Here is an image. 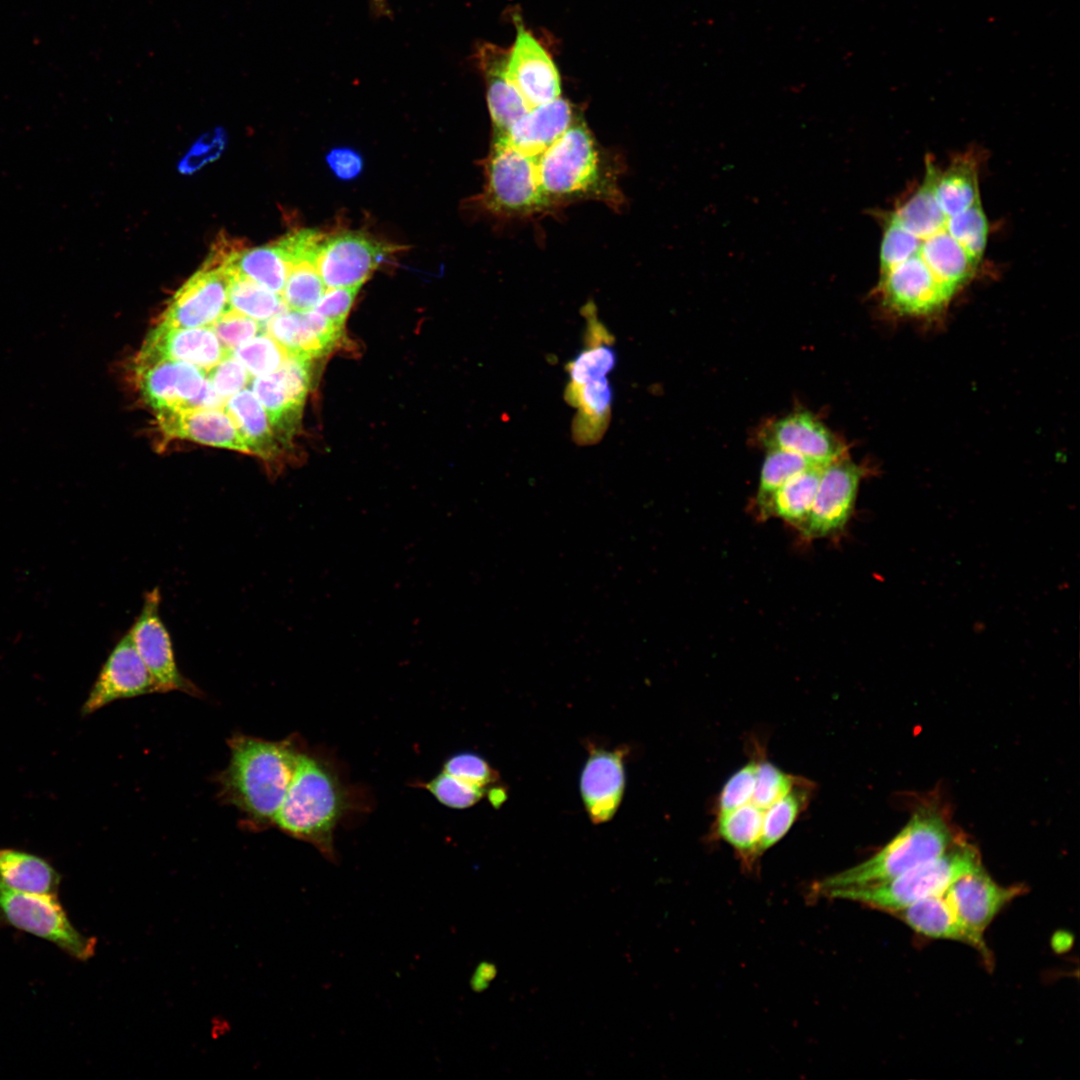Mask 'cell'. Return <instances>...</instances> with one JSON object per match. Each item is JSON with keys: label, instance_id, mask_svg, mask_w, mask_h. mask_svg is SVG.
<instances>
[{"label": "cell", "instance_id": "6da1fadb", "mask_svg": "<svg viewBox=\"0 0 1080 1080\" xmlns=\"http://www.w3.org/2000/svg\"><path fill=\"white\" fill-rule=\"evenodd\" d=\"M976 151L945 164L928 157L921 178L889 209L881 227L875 294L888 311L927 317L943 312L976 275L989 236Z\"/></svg>", "mask_w": 1080, "mask_h": 1080}, {"label": "cell", "instance_id": "7a4b0ae2", "mask_svg": "<svg viewBox=\"0 0 1080 1080\" xmlns=\"http://www.w3.org/2000/svg\"><path fill=\"white\" fill-rule=\"evenodd\" d=\"M230 759L218 775L220 797L256 830L273 825L301 749L291 738L268 741L243 734L228 740Z\"/></svg>", "mask_w": 1080, "mask_h": 1080}, {"label": "cell", "instance_id": "3957f363", "mask_svg": "<svg viewBox=\"0 0 1080 1080\" xmlns=\"http://www.w3.org/2000/svg\"><path fill=\"white\" fill-rule=\"evenodd\" d=\"M348 808V794L327 761L301 751L273 825L310 843L329 861L337 856L333 832Z\"/></svg>", "mask_w": 1080, "mask_h": 1080}, {"label": "cell", "instance_id": "277c9868", "mask_svg": "<svg viewBox=\"0 0 1080 1080\" xmlns=\"http://www.w3.org/2000/svg\"><path fill=\"white\" fill-rule=\"evenodd\" d=\"M958 837L936 802L920 804L902 829L878 852L846 870L816 881L812 894L880 883L895 878L947 851Z\"/></svg>", "mask_w": 1080, "mask_h": 1080}, {"label": "cell", "instance_id": "5b68a950", "mask_svg": "<svg viewBox=\"0 0 1080 1080\" xmlns=\"http://www.w3.org/2000/svg\"><path fill=\"white\" fill-rule=\"evenodd\" d=\"M541 191L555 201L590 198L620 202L615 177L582 122H574L537 160Z\"/></svg>", "mask_w": 1080, "mask_h": 1080}, {"label": "cell", "instance_id": "8992f818", "mask_svg": "<svg viewBox=\"0 0 1080 1080\" xmlns=\"http://www.w3.org/2000/svg\"><path fill=\"white\" fill-rule=\"evenodd\" d=\"M981 867L978 850L959 838L940 856L895 878L866 886L831 890L823 898L854 901L893 914L924 898L944 894L956 879Z\"/></svg>", "mask_w": 1080, "mask_h": 1080}, {"label": "cell", "instance_id": "52a82bcc", "mask_svg": "<svg viewBox=\"0 0 1080 1080\" xmlns=\"http://www.w3.org/2000/svg\"><path fill=\"white\" fill-rule=\"evenodd\" d=\"M0 914L11 926L52 942L78 960L95 954L96 939L70 922L56 895L27 893L0 885Z\"/></svg>", "mask_w": 1080, "mask_h": 1080}, {"label": "cell", "instance_id": "ba28073f", "mask_svg": "<svg viewBox=\"0 0 1080 1080\" xmlns=\"http://www.w3.org/2000/svg\"><path fill=\"white\" fill-rule=\"evenodd\" d=\"M538 157L495 138L487 165L484 201L506 215L527 214L549 206L539 183Z\"/></svg>", "mask_w": 1080, "mask_h": 1080}, {"label": "cell", "instance_id": "9c48e42d", "mask_svg": "<svg viewBox=\"0 0 1080 1080\" xmlns=\"http://www.w3.org/2000/svg\"><path fill=\"white\" fill-rule=\"evenodd\" d=\"M864 473L847 455L822 468L811 511L798 530L804 539L826 538L845 529Z\"/></svg>", "mask_w": 1080, "mask_h": 1080}, {"label": "cell", "instance_id": "30bf717a", "mask_svg": "<svg viewBox=\"0 0 1080 1080\" xmlns=\"http://www.w3.org/2000/svg\"><path fill=\"white\" fill-rule=\"evenodd\" d=\"M396 250L361 232H341L323 237L316 265L326 288L362 286Z\"/></svg>", "mask_w": 1080, "mask_h": 1080}, {"label": "cell", "instance_id": "8fae6325", "mask_svg": "<svg viewBox=\"0 0 1080 1080\" xmlns=\"http://www.w3.org/2000/svg\"><path fill=\"white\" fill-rule=\"evenodd\" d=\"M161 595L156 587L144 596V603L129 630L134 646L154 678L158 692L181 691L201 696V691L179 670L168 630L160 617Z\"/></svg>", "mask_w": 1080, "mask_h": 1080}, {"label": "cell", "instance_id": "7c38bea8", "mask_svg": "<svg viewBox=\"0 0 1080 1080\" xmlns=\"http://www.w3.org/2000/svg\"><path fill=\"white\" fill-rule=\"evenodd\" d=\"M311 377V359L288 355L277 371L252 380V392L264 407L275 435L284 441L299 425Z\"/></svg>", "mask_w": 1080, "mask_h": 1080}, {"label": "cell", "instance_id": "4fadbf2b", "mask_svg": "<svg viewBox=\"0 0 1080 1080\" xmlns=\"http://www.w3.org/2000/svg\"><path fill=\"white\" fill-rule=\"evenodd\" d=\"M231 270L204 262L174 294L159 323L176 328L210 327L229 306Z\"/></svg>", "mask_w": 1080, "mask_h": 1080}, {"label": "cell", "instance_id": "5bb4252c", "mask_svg": "<svg viewBox=\"0 0 1080 1080\" xmlns=\"http://www.w3.org/2000/svg\"><path fill=\"white\" fill-rule=\"evenodd\" d=\"M135 378L144 400L157 412L202 408L206 372L168 359L135 362Z\"/></svg>", "mask_w": 1080, "mask_h": 1080}, {"label": "cell", "instance_id": "9a60e30c", "mask_svg": "<svg viewBox=\"0 0 1080 1080\" xmlns=\"http://www.w3.org/2000/svg\"><path fill=\"white\" fill-rule=\"evenodd\" d=\"M156 692V682L139 656L128 631L104 662L81 714L87 716L116 700Z\"/></svg>", "mask_w": 1080, "mask_h": 1080}, {"label": "cell", "instance_id": "2e32d148", "mask_svg": "<svg viewBox=\"0 0 1080 1080\" xmlns=\"http://www.w3.org/2000/svg\"><path fill=\"white\" fill-rule=\"evenodd\" d=\"M760 440L767 449L798 454L820 467L847 455L843 443L807 411L793 412L768 423L760 432Z\"/></svg>", "mask_w": 1080, "mask_h": 1080}, {"label": "cell", "instance_id": "e0dca14e", "mask_svg": "<svg viewBox=\"0 0 1080 1080\" xmlns=\"http://www.w3.org/2000/svg\"><path fill=\"white\" fill-rule=\"evenodd\" d=\"M517 33L509 50L507 74L530 108L560 97L559 71L546 49L516 22Z\"/></svg>", "mask_w": 1080, "mask_h": 1080}, {"label": "cell", "instance_id": "ac0fdd59", "mask_svg": "<svg viewBox=\"0 0 1080 1080\" xmlns=\"http://www.w3.org/2000/svg\"><path fill=\"white\" fill-rule=\"evenodd\" d=\"M230 354L210 327L176 328L158 323L147 335L135 362L182 361L207 373Z\"/></svg>", "mask_w": 1080, "mask_h": 1080}, {"label": "cell", "instance_id": "d6986e66", "mask_svg": "<svg viewBox=\"0 0 1080 1080\" xmlns=\"http://www.w3.org/2000/svg\"><path fill=\"white\" fill-rule=\"evenodd\" d=\"M1024 892V885L998 884L982 866L956 879L946 889L944 896L963 924L976 935L984 937L985 930L996 915Z\"/></svg>", "mask_w": 1080, "mask_h": 1080}, {"label": "cell", "instance_id": "ffe728a7", "mask_svg": "<svg viewBox=\"0 0 1080 1080\" xmlns=\"http://www.w3.org/2000/svg\"><path fill=\"white\" fill-rule=\"evenodd\" d=\"M624 748L592 749L580 777L585 810L594 824L609 821L624 794Z\"/></svg>", "mask_w": 1080, "mask_h": 1080}, {"label": "cell", "instance_id": "44dd1931", "mask_svg": "<svg viewBox=\"0 0 1080 1080\" xmlns=\"http://www.w3.org/2000/svg\"><path fill=\"white\" fill-rule=\"evenodd\" d=\"M156 418L166 438L190 440L249 454L243 437L223 408L161 410L156 412Z\"/></svg>", "mask_w": 1080, "mask_h": 1080}, {"label": "cell", "instance_id": "7402d4cb", "mask_svg": "<svg viewBox=\"0 0 1080 1080\" xmlns=\"http://www.w3.org/2000/svg\"><path fill=\"white\" fill-rule=\"evenodd\" d=\"M342 327L316 312L285 310L267 321L265 332L288 355L313 360L328 354L338 343Z\"/></svg>", "mask_w": 1080, "mask_h": 1080}, {"label": "cell", "instance_id": "603a6c76", "mask_svg": "<svg viewBox=\"0 0 1080 1080\" xmlns=\"http://www.w3.org/2000/svg\"><path fill=\"white\" fill-rule=\"evenodd\" d=\"M509 51L484 43L477 49V62L486 82V97L496 136L505 134L531 108L507 74Z\"/></svg>", "mask_w": 1080, "mask_h": 1080}, {"label": "cell", "instance_id": "cb8c5ba5", "mask_svg": "<svg viewBox=\"0 0 1080 1080\" xmlns=\"http://www.w3.org/2000/svg\"><path fill=\"white\" fill-rule=\"evenodd\" d=\"M575 121L572 105L559 97L531 108L505 134L495 138L503 139L523 152L539 157Z\"/></svg>", "mask_w": 1080, "mask_h": 1080}, {"label": "cell", "instance_id": "d4e9b609", "mask_svg": "<svg viewBox=\"0 0 1080 1080\" xmlns=\"http://www.w3.org/2000/svg\"><path fill=\"white\" fill-rule=\"evenodd\" d=\"M893 915L921 935L963 942L977 949L987 961H991V952L984 937L976 935L963 924L944 894L919 900Z\"/></svg>", "mask_w": 1080, "mask_h": 1080}, {"label": "cell", "instance_id": "484cf974", "mask_svg": "<svg viewBox=\"0 0 1080 1080\" xmlns=\"http://www.w3.org/2000/svg\"><path fill=\"white\" fill-rule=\"evenodd\" d=\"M321 241H302L290 253V270L281 294L289 310H312L326 290L316 265Z\"/></svg>", "mask_w": 1080, "mask_h": 1080}, {"label": "cell", "instance_id": "4316f807", "mask_svg": "<svg viewBox=\"0 0 1080 1080\" xmlns=\"http://www.w3.org/2000/svg\"><path fill=\"white\" fill-rule=\"evenodd\" d=\"M223 409L243 437L249 454L272 460L280 453L266 411L254 393L243 389L228 398Z\"/></svg>", "mask_w": 1080, "mask_h": 1080}, {"label": "cell", "instance_id": "83f0119b", "mask_svg": "<svg viewBox=\"0 0 1080 1080\" xmlns=\"http://www.w3.org/2000/svg\"><path fill=\"white\" fill-rule=\"evenodd\" d=\"M59 883L60 875L43 858L0 848V885L20 892L56 895Z\"/></svg>", "mask_w": 1080, "mask_h": 1080}, {"label": "cell", "instance_id": "f1b7e54d", "mask_svg": "<svg viewBox=\"0 0 1080 1080\" xmlns=\"http://www.w3.org/2000/svg\"><path fill=\"white\" fill-rule=\"evenodd\" d=\"M822 468L812 466L789 478L771 496L759 518L775 517L799 530L811 511Z\"/></svg>", "mask_w": 1080, "mask_h": 1080}, {"label": "cell", "instance_id": "f546056e", "mask_svg": "<svg viewBox=\"0 0 1080 1080\" xmlns=\"http://www.w3.org/2000/svg\"><path fill=\"white\" fill-rule=\"evenodd\" d=\"M764 810L749 802L732 811L718 815L716 830L746 865L760 856Z\"/></svg>", "mask_w": 1080, "mask_h": 1080}, {"label": "cell", "instance_id": "4dcf8cb0", "mask_svg": "<svg viewBox=\"0 0 1080 1080\" xmlns=\"http://www.w3.org/2000/svg\"><path fill=\"white\" fill-rule=\"evenodd\" d=\"M229 267L281 295L290 261L282 242L278 240L266 246L243 249Z\"/></svg>", "mask_w": 1080, "mask_h": 1080}, {"label": "cell", "instance_id": "1f68e13d", "mask_svg": "<svg viewBox=\"0 0 1080 1080\" xmlns=\"http://www.w3.org/2000/svg\"><path fill=\"white\" fill-rule=\"evenodd\" d=\"M230 270V308L260 322L268 321L288 309L282 295L265 288L232 268Z\"/></svg>", "mask_w": 1080, "mask_h": 1080}, {"label": "cell", "instance_id": "d6a6232c", "mask_svg": "<svg viewBox=\"0 0 1080 1080\" xmlns=\"http://www.w3.org/2000/svg\"><path fill=\"white\" fill-rule=\"evenodd\" d=\"M763 460L759 485L755 497V507L760 517L775 491L795 474L813 465L802 456L781 450L767 449Z\"/></svg>", "mask_w": 1080, "mask_h": 1080}, {"label": "cell", "instance_id": "836d02e7", "mask_svg": "<svg viewBox=\"0 0 1080 1080\" xmlns=\"http://www.w3.org/2000/svg\"><path fill=\"white\" fill-rule=\"evenodd\" d=\"M808 790L797 784L787 794L764 810L760 855L779 842L806 807Z\"/></svg>", "mask_w": 1080, "mask_h": 1080}, {"label": "cell", "instance_id": "e575fe53", "mask_svg": "<svg viewBox=\"0 0 1080 1080\" xmlns=\"http://www.w3.org/2000/svg\"><path fill=\"white\" fill-rule=\"evenodd\" d=\"M232 354L254 377L277 371L288 356L285 349L266 332L237 347Z\"/></svg>", "mask_w": 1080, "mask_h": 1080}, {"label": "cell", "instance_id": "d590c367", "mask_svg": "<svg viewBox=\"0 0 1080 1080\" xmlns=\"http://www.w3.org/2000/svg\"><path fill=\"white\" fill-rule=\"evenodd\" d=\"M424 787L443 805L450 808L464 809L481 800L485 789L463 781L444 771L438 774Z\"/></svg>", "mask_w": 1080, "mask_h": 1080}, {"label": "cell", "instance_id": "8d00e7d4", "mask_svg": "<svg viewBox=\"0 0 1080 1080\" xmlns=\"http://www.w3.org/2000/svg\"><path fill=\"white\" fill-rule=\"evenodd\" d=\"M800 780L782 771L770 762H757L756 779L752 801L765 810L787 794Z\"/></svg>", "mask_w": 1080, "mask_h": 1080}, {"label": "cell", "instance_id": "74e56055", "mask_svg": "<svg viewBox=\"0 0 1080 1080\" xmlns=\"http://www.w3.org/2000/svg\"><path fill=\"white\" fill-rule=\"evenodd\" d=\"M263 325L233 308L227 309L211 326L221 343L231 352L261 332Z\"/></svg>", "mask_w": 1080, "mask_h": 1080}, {"label": "cell", "instance_id": "f35d334b", "mask_svg": "<svg viewBox=\"0 0 1080 1080\" xmlns=\"http://www.w3.org/2000/svg\"><path fill=\"white\" fill-rule=\"evenodd\" d=\"M756 770L757 762L749 761L727 780L718 798V815L732 811L752 801Z\"/></svg>", "mask_w": 1080, "mask_h": 1080}, {"label": "cell", "instance_id": "ab89813d", "mask_svg": "<svg viewBox=\"0 0 1080 1080\" xmlns=\"http://www.w3.org/2000/svg\"><path fill=\"white\" fill-rule=\"evenodd\" d=\"M444 772L487 791L489 785L496 782L498 776L489 764L479 755L470 752L458 753L444 764Z\"/></svg>", "mask_w": 1080, "mask_h": 1080}, {"label": "cell", "instance_id": "60d3db41", "mask_svg": "<svg viewBox=\"0 0 1080 1080\" xmlns=\"http://www.w3.org/2000/svg\"><path fill=\"white\" fill-rule=\"evenodd\" d=\"M206 374L216 393L225 401L245 389L251 376L233 354L224 358Z\"/></svg>", "mask_w": 1080, "mask_h": 1080}, {"label": "cell", "instance_id": "b9f144b4", "mask_svg": "<svg viewBox=\"0 0 1080 1080\" xmlns=\"http://www.w3.org/2000/svg\"><path fill=\"white\" fill-rule=\"evenodd\" d=\"M615 353L606 346L582 352L570 369L571 378L577 385L604 378L615 365Z\"/></svg>", "mask_w": 1080, "mask_h": 1080}, {"label": "cell", "instance_id": "7bdbcfd3", "mask_svg": "<svg viewBox=\"0 0 1080 1080\" xmlns=\"http://www.w3.org/2000/svg\"><path fill=\"white\" fill-rule=\"evenodd\" d=\"M225 144L226 135L221 128L202 135L179 163V171L183 174L194 173L206 163L217 159L223 152Z\"/></svg>", "mask_w": 1080, "mask_h": 1080}, {"label": "cell", "instance_id": "ee69618b", "mask_svg": "<svg viewBox=\"0 0 1080 1080\" xmlns=\"http://www.w3.org/2000/svg\"><path fill=\"white\" fill-rule=\"evenodd\" d=\"M361 286L326 288L313 308L316 312L342 327Z\"/></svg>", "mask_w": 1080, "mask_h": 1080}, {"label": "cell", "instance_id": "f6af8a7d", "mask_svg": "<svg viewBox=\"0 0 1080 1080\" xmlns=\"http://www.w3.org/2000/svg\"><path fill=\"white\" fill-rule=\"evenodd\" d=\"M581 399L585 411L589 414L594 416L604 414L612 400V390L608 380L604 377L583 384Z\"/></svg>", "mask_w": 1080, "mask_h": 1080}, {"label": "cell", "instance_id": "bcb514c9", "mask_svg": "<svg viewBox=\"0 0 1080 1080\" xmlns=\"http://www.w3.org/2000/svg\"><path fill=\"white\" fill-rule=\"evenodd\" d=\"M326 159L334 174L344 180L358 176L362 170L360 155L348 148L333 149L327 154Z\"/></svg>", "mask_w": 1080, "mask_h": 1080}, {"label": "cell", "instance_id": "7dc6e473", "mask_svg": "<svg viewBox=\"0 0 1080 1080\" xmlns=\"http://www.w3.org/2000/svg\"><path fill=\"white\" fill-rule=\"evenodd\" d=\"M375 13L381 16L390 15L387 0H371Z\"/></svg>", "mask_w": 1080, "mask_h": 1080}]
</instances>
